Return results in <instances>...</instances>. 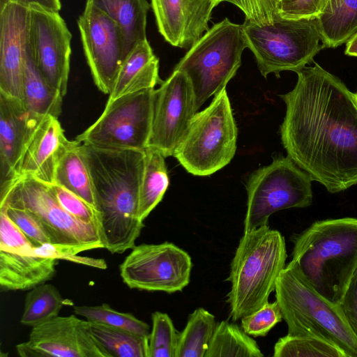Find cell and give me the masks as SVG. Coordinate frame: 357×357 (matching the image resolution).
Wrapping results in <instances>:
<instances>
[{
	"mask_svg": "<svg viewBox=\"0 0 357 357\" xmlns=\"http://www.w3.org/2000/svg\"><path fill=\"white\" fill-rule=\"evenodd\" d=\"M297 73L294 89L280 95L286 105L282 144L312 181L331 193L357 184L355 93L319 64Z\"/></svg>",
	"mask_w": 357,
	"mask_h": 357,
	"instance_id": "1",
	"label": "cell"
},
{
	"mask_svg": "<svg viewBox=\"0 0 357 357\" xmlns=\"http://www.w3.org/2000/svg\"><path fill=\"white\" fill-rule=\"evenodd\" d=\"M82 147L93 186L100 241L111 253H123L135 246L144 227L138 213L144 151L84 143Z\"/></svg>",
	"mask_w": 357,
	"mask_h": 357,
	"instance_id": "2",
	"label": "cell"
},
{
	"mask_svg": "<svg viewBox=\"0 0 357 357\" xmlns=\"http://www.w3.org/2000/svg\"><path fill=\"white\" fill-rule=\"evenodd\" d=\"M293 242L291 261L318 293L339 304L357 269V218L316 221Z\"/></svg>",
	"mask_w": 357,
	"mask_h": 357,
	"instance_id": "3",
	"label": "cell"
},
{
	"mask_svg": "<svg viewBox=\"0 0 357 357\" xmlns=\"http://www.w3.org/2000/svg\"><path fill=\"white\" fill-rule=\"evenodd\" d=\"M287 251L282 234L268 225L243 232L231 261L230 317L237 321L261 308L275 291L285 267Z\"/></svg>",
	"mask_w": 357,
	"mask_h": 357,
	"instance_id": "4",
	"label": "cell"
},
{
	"mask_svg": "<svg viewBox=\"0 0 357 357\" xmlns=\"http://www.w3.org/2000/svg\"><path fill=\"white\" fill-rule=\"evenodd\" d=\"M275 291L289 334L326 340L347 357H357V337L340 305L318 293L293 261L281 271Z\"/></svg>",
	"mask_w": 357,
	"mask_h": 357,
	"instance_id": "5",
	"label": "cell"
},
{
	"mask_svg": "<svg viewBox=\"0 0 357 357\" xmlns=\"http://www.w3.org/2000/svg\"><path fill=\"white\" fill-rule=\"evenodd\" d=\"M247 47L243 25L225 18L209 28L177 63L174 70L189 79L197 110L210 97L226 89Z\"/></svg>",
	"mask_w": 357,
	"mask_h": 357,
	"instance_id": "6",
	"label": "cell"
},
{
	"mask_svg": "<svg viewBox=\"0 0 357 357\" xmlns=\"http://www.w3.org/2000/svg\"><path fill=\"white\" fill-rule=\"evenodd\" d=\"M248 47L262 76L282 71L298 73L325 48L316 19L291 20L275 15L272 23L257 24L245 18L242 24Z\"/></svg>",
	"mask_w": 357,
	"mask_h": 357,
	"instance_id": "7",
	"label": "cell"
},
{
	"mask_svg": "<svg viewBox=\"0 0 357 357\" xmlns=\"http://www.w3.org/2000/svg\"><path fill=\"white\" fill-rule=\"evenodd\" d=\"M238 130L226 89L197 112L173 156L185 170L206 176L221 169L234 158Z\"/></svg>",
	"mask_w": 357,
	"mask_h": 357,
	"instance_id": "8",
	"label": "cell"
},
{
	"mask_svg": "<svg viewBox=\"0 0 357 357\" xmlns=\"http://www.w3.org/2000/svg\"><path fill=\"white\" fill-rule=\"evenodd\" d=\"M312 178L288 156L276 157L253 172L246 183L244 232L268 225L280 210L305 208L312 202Z\"/></svg>",
	"mask_w": 357,
	"mask_h": 357,
	"instance_id": "9",
	"label": "cell"
},
{
	"mask_svg": "<svg viewBox=\"0 0 357 357\" xmlns=\"http://www.w3.org/2000/svg\"><path fill=\"white\" fill-rule=\"evenodd\" d=\"M155 88L108 99L100 117L75 139L101 148L145 151L151 134Z\"/></svg>",
	"mask_w": 357,
	"mask_h": 357,
	"instance_id": "10",
	"label": "cell"
},
{
	"mask_svg": "<svg viewBox=\"0 0 357 357\" xmlns=\"http://www.w3.org/2000/svg\"><path fill=\"white\" fill-rule=\"evenodd\" d=\"M24 209L42 225L51 243L69 245H97L104 248L97 226L82 222L57 202L47 183L21 178L0 195V206Z\"/></svg>",
	"mask_w": 357,
	"mask_h": 357,
	"instance_id": "11",
	"label": "cell"
},
{
	"mask_svg": "<svg viewBox=\"0 0 357 357\" xmlns=\"http://www.w3.org/2000/svg\"><path fill=\"white\" fill-rule=\"evenodd\" d=\"M190 255L169 242L135 245L119 266L120 275L130 289L172 294L190 282Z\"/></svg>",
	"mask_w": 357,
	"mask_h": 357,
	"instance_id": "12",
	"label": "cell"
},
{
	"mask_svg": "<svg viewBox=\"0 0 357 357\" xmlns=\"http://www.w3.org/2000/svg\"><path fill=\"white\" fill-rule=\"evenodd\" d=\"M197 111L189 79L183 72L174 70L155 89L148 148L165 158L174 155Z\"/></svg>",
	"mask_w": 357,
	"mask_h": 357,
	"instance_id": "13",
	"label": "cell"
},
{
	"mask_svg": "<svg viewBox=\"0 0 357 357\" xmlns=\"http://www.w3.org/2000/svg\"><path fill=\"white\" fill-rule=\"evenodd\" d=\"M77 24L94 83L109 94L127 56L122 30L107 14L87 3Z\"/></svg>",
	"mask_w": 357,
	"mask_h": 357,
	"instance_id": "14",
	"label": "cell"
},
{
	"mask_svg": "<svg viewBox=\"0 0 357 357\" xmlns=\"http://www.w3.org/2000/svg\"><path fill=\"white\" fill-rule=\"evenodd\" d=\"M29 45L33 61L49 85L67 91L72 35L59 12L30 6Z\"/></svg>",
	"mask_w": 357,
	"mask_h": 357,
	"instance_id": "15",
	"label": "cell"
},
{
	"mask_svg": "<svg viewBox=\"0 0 357 357\" xmlns=\"http://www.w3.org/2000/svg\"><path fill=\"white\" fill-rule=\"evenodd\" d=\"M16 350L22 357H106L91 335L89 321L74 314L33 327L29 340Z\"/></svg>",
	"mask_w": 357,
	"mask_h": 357,
	"instance_id": "16",
	"label": "cell"
},
{
	"mask_svg": "<svg viewBox=\"0 0 357 357\" xmlns=\"http://www.w3.org/2000/svg\"><path fill=\"white\" fill-rule=\"evenodd\" d=\"M29 17L28 7L14 2L0 6V93L22 102Z\"/></svg>",
	"mask_w": 357,
	"mask_h": 357,
	"instance_id": "17",
	"label": "cell"
},
{
	"mask_svg": "<svg viewBox=\"0 0 357 357\" xmlns=\"http://www.w3.org/2000/svg\"><path fill=\"white\" fill-rule=\"evenodd\" d=\"M158 31L171 45L189 50L208 30L213 0H151Z\"/></svg>",
	"mask_w": 357,
	"mask_h": 357,
	"instance_id": "18",
	"label": "cell"
},
{
	"mask_svg": "<svg viewBox=\"0 0 357 357\" xmlns=\"http://www.w3.org/2000/svg\"><path fill=\"white\" fill-rule=\"evenodd\" d=\"M68 142L58 118L44 116L25 144L17 165L15 181L28 177L54 183L56 165Z\"/></svg>",
	"mask_w": 357,
	"mask_h": 357,
	"instance_id": "19",
	"label": "cell"
},
{
	"mask_svg": "<svg viewBox=\"0 0 357 357\" xmlns=\"http://www.w3.org/2000/svg\"><path fill=\"white\" fill-rule=\"evenodd\" d=\"M43 118L31 114L20 100L0 93V195L15 181L25 144Z\"/></svg>",
	"mask_w": 357,
	"mask_h": 357,
	"instance_id": "20",
	"label": "cell"
},
{
	"mask_svg": "<svg viewBox=\"0 0 357 357\" xmlns=\"http://www.w3.org/2000/svg\"><path fill=\"white\" fill-rule=\"evenodd\" d=\"M58 259L37 255L30 241L0 245L1 291L27 290L52 280Z\"/></svg>",
	"mask_w": 357,
	"mask_h": 357,
	"instance_id": "21",
	"label": "cell"
},
{
	"mask_svg": "<svg viewBox=\"0 0 357 357\" xmlns=\"http://www.w3.org/2000/svg\"><path fill=\"white\" fill-rule=\"evenodd\" d=\"M158 73L159 60L146 39L138 43L126 56L108 99L114 100L124 95L155 88L163 82Z\"/></svg>",
	"mask_w": 357,
	"mask_h": 357,
	"instance_id": "22",
	"label": "cell"
},
{
	"mask_svg": "<svg viewBox=\"0 0 357 357\" xmlns=\"http://www.w3.org/2000/svg\"><path fill=\"white\" fill-rule=\"evenodd\" d=\"M107 14L121 29L126 55L146 40V19L150 5L146 0H86Z\"/></svg>",
	"mask_w": 357,
	"mask_h": 357,
	"instance_id": "23",
	"label": "cell"
},
{
	"mask_svg": "<svg viewBox=\"0 0 357 357\" xmlns=\"http://www.w3.org/2000/svg\"><path fill=\"white\" fill-rule=\"evenodd\" d=\"M54 183L76 194L96 209L92 179L82 143L76 139L69 140L56 165Z\"/></svg>",
	"mask_w": 357,
	"mask_h": 357,
	"instance_id": "24",
	"label": "cell"
},
{
	"mask_svg": "<svg viewBox=\"0 0 357 357\" xmlns=\"http://www.w3.org/2000/svg\"><path fill=\"white\" fill-rule=\"evenodd\" d=\"M63 96L51 87L38 69L32 57L29 41L26 48L22 103L32 115L58 118L61 113Z\"/></svg>",
	"mask_w": 357,
	"mask_h": 357,
	"instance_id": "25",
	"label": "cell"
},
{
	"mask_svg": "<svg viewBox=\"0 0 357 357\" xmlns=\"http://www.w3.org/2000/svg\"><path fill=\"white\" fill-rule=\"evenodd\" d=\"M316 22L325 47H337L357 31V0H330Z\"/></svg>",
	"mask_w": 357,
	"mask_h": 357,
	"instance_id": "26",
	"label": "cell"
},
{
	"mask_svg": "<svg viewBox=\"0 0 357 357\" xmlns=\"http://www.w3.org/2000/svg\"><path fill=\"white\" fill-rule=\"evenodd\" d=\"M139 193V218L144 221L161 202L169 180L165 156L158 151L147 148Z\"/></svg>",
	"mask_w": 357,
	"mask_h": 357,
	"instance_id": "27",
	"label": "cell"
},
{
	"mask_svg": "<svg viewBox=\"0 0 357 357\" xmlns=\"http://www.w3.org/2000/svg\"><path fill=\"white\" fill-rule=\"evenodd\" d=\"M89 326L106 357H148L149 337L100 323L89 321Z\"/></svg>",
	"mask_w": 357,
	"mask_h": 357,
	"instance_id": "28",
	"label": "cell"
},
{
	"mask_svg": "<svg viewBox=\"0 0 357 357\" xmlns=\"http://www.w3.org/2000/svg\"><path fill=\"white\" fill-rule=\"evenodd\" d=\"M263 357L258 344L238 325L227 321L216 324L204 357Z\"/></svg>",
	"mask_w": 357,
	"mask_h": 357,
	"instance_id": "29",
	"label": "cell"
},
{
	"mask_svg": "<svg viewBox=\"0 0 357 357\" xmlns=\"http://www.w3.org/2000/svg\"><path fill=\"white\" fill-rule=\"evenodd\" d=\"M216 324L213 314L203 307L197 308L179 333L176 357H204Z\"/></svg>",
	"mask_w": 357,
	"mask_h": 357,
	"instance_id": "30",
	"label": "cell"
},
{
	"mask_svg": "<svg viewBox=\"0 0 357 357\" xmlns=\"http://www.w3.org/2000/svg\"><path fill=\"white\" fill-rule=\"evenodd\" d=\"M66 301L51 284L43 283L26 294L20 323L35 327L58 316Z\"/></svg>",
	"mask_w": 357,
	"mask_h": 357,
	"instance_id": "31",
	"label": "cell"
},
{
	"mask_svg": "<svg viewBox=\"0 0 357 357\" xmlns=\"http://www.w3.org/2000/svg\"><path fill=\"white\" fill-rule=\"evenodd\" d=\"M273 356L347 357V355L339 347L326 340L287 333L275 344Z\"/></svg>",
	"mask_w": 357,
	"mask_h": 357,
	"instance_id": "32",
	"label": "cell"
},
{
	"mask_svg": "<svg viewBox=\"0 0 357 357\" xmlns=\"http://www.w3.org/2000/svg\"><path fill=\"white\" fill-rule=\"evenodd\" d=\"M73 311L89 321L128 330L146 337H149L151 333L146 323L130 313L116 311L107 303L96 306L75 305Z\"/></svg>",
	"mask_w": 357,
	"mask_h": 357,
	"instance_id": "33",
	"label": "cell"
},
{
	"mask_svg": "<svg viewBox=\"0 0 357 357\" xmlns=\"http://www.w3.org/2000/svg\"><path fill=\"white\" fill-rule=\"evenodd\" d=\"M151 319L148 357H176L179 333L172 320L167 314L160 312H153Z\"/></svg>",
	"mask_w": 357,
	"mask_h": 357,
	"instance_id": "34",
	"label": "cell"
},
{
	"mask_svg": "<svg viewBox=\"0 0 357 357\" xmlns=\"http://www.w3.org/2000/svg\"><path fill=\"white\" fill-rule=\"evenodd\" d=\"M47 185L55 199L66 211L76 219L94 225L98 229V213L93 206L61 185L56 183Z\"/></svg>",
	"mask_w": 357,
	"mask_h": 357,
	"instance_id": "35",
	"label": "cell"
},
{
	"mask_svg": "<svg viewBox=\"0 0 357 357\" xmlns=\"http://www.w3.org/2000/svg\"><path fill=\"white\" fill-rule=\"evenodd\" d=\"M96 248H100L97 245H69L47 243L39 247L34 248V252L41 257L54 258L58 260L64 259L96 268L106 269L107 265L102 259L77 255L81 252Z\"/></svg>",
	"mask_w": 357,
	"mask_h": 357,
	"instance_id": "36",
	"label": "cell"
},
{
	"mask_svg": "<svg viewBox=\"0 0 357 357\" xmlns=\"http://www.w3.org/2000/svg\"><path fill=\"white\" fill-rule=\"evenodd\" d=\"M283 319L278 303L267 302L253 313L243 317L241 327L252 337H264L279 322Z\"/></svg>",
	"mask_w": 357,
	"mask_h": 357,
	"instance_id": "37",
	"label": "cell"
},
{
	"mask_svg": "<svg viewBox=\"0 0 357 357\" xmlns=\"http://www.w3.org/2000/svg\"><path fill=\"white\" fill-rule=\"evenodd\" d=\"M330 0H279L276 13L291 20H313L320 15Z\"/></svg>",
	"mask_w": 357,
	"mask_h": 357,
	"instance_id": "38",
	"label": "cell"
},
{
	"mask_svg": "<svg viewBox=\"0 0 357 357\" xmlns=\"http://www.w3.org/2000/svg\"><path fill=\"white\" fill-rule=\"evenodd\" d=\"M3 208L8 218L13 221L27 237L34 248L39 247L51 241L42 225L28 211L8 206Z\"/></svg>",
	"mask_w": 357,
	"mask_h": 357,
	"instance_id": "39",
	"label": "cell"
},
{
	"mask_svg": "<svg viewBox=\"0 0 357 357\" xmlns=\"http://www.w3.org/2000/svg\"><path fill=\"white\" fill-rule=\"evenodd\" d=\"M244 3L245 18L259 25L273 22L277 14L273 0H244Z\"/></svg>",
	"mask_w": 357,
	"mask_h": 357,
	"instance_id": "40",
	"label": "cell"
},
{
	"mask_svg": "<svg viewBox=\"0 0 357 357\" xmlns=\"http://www.w3.org/2000/svg\"><path fill=\"white\" fill-rule=\"evenodd\" d=\"M339 305L349 326L357 337V269Z\"/></svg>",
	"mask_w": 357,
	"mask_h": 357,
	"instance_id": "41",
	"label": "cell"
},
{
	"mask_svg": "<svg viewBox=\"0 0 357 357\" xmlns=\"http://www.w3.org/2000/svg\"><path fill=\"white\" fill-rule=\"evenodd\" d=\"M0 6L8 2H14L26 7L40 6L42 8L59 12L61 8L60 0H0Z\"/></svg>",
	"mask_w": 357,
	"mask_h": 357,
	"instance_id": "42",
	"label": "cell"
},
{
	"mask_svg": "<svg viewBox=\"0 0 357 357\" xmlns=\"http://www.w3.org/2000/svg\"><path fill=\"white\" fill-rule=\"evenodd\" d=\"M345 54L357 57V31L347 41Z\"/></svg>",
	"mask_w": 357,
	"mask_h": 357,
	"instance_id": "43",
	"label": "cell"
},
{
	"mask_svg": "<svg viewBox=\"0 0 357 357\" xmlns=\"http://www.w3.org/2000/svg\"><path fill=\"white\" fill-rule=\"evenodd\" d=\"M215 4L218 6L220 3L223 1H227L232 3L233 5L237 6L239 9H241L244 14L245 13V6L244 0H213Z\"/></svg>",
	"mask_w": 357,
	"mask_h": 357,
	"instance_id": "44",
	"label": "cell"
},
{
	"mask_svg": "<svg viewBox=\"0 0 357 357\" xmlns=\"http://www.w3.org/2000/svg\"><path fill=\"white\" fill-rule=\"evenodd\" d=\"M278 1H279V0H273V3H274V4H275V8H276V3H277V2H278Z\"/></svg>",
	"mask_w": 357,
	"mask_h": 357,
	"instance_id": "45",
	"label": "cell"
},
{
	"mask_svg": "<svg viewBox=\"0 0 357 357\" xmlns=\"http://www.w3.org/2000/svg\"><path fill=\"white\" fill-rule=\"evenodd\" d=\"M355 96H356V101H357V92L355 93Z\"/></svg>",
	"mask_w": 357,
	"mask_h": 357,
	"instance_id": "46",
	"label": "cell"
}]
</instances>
